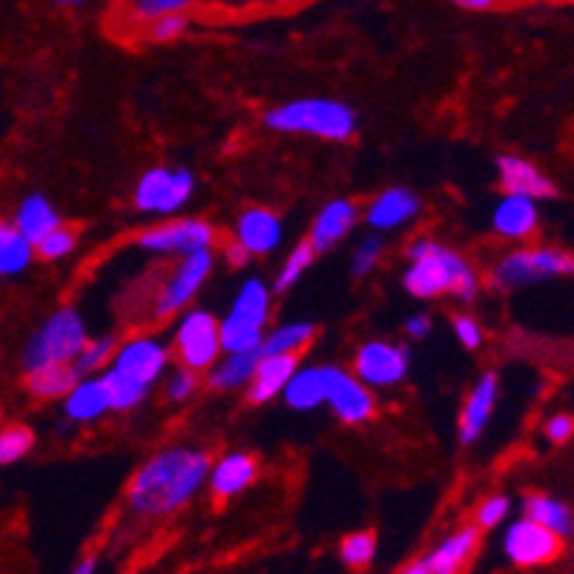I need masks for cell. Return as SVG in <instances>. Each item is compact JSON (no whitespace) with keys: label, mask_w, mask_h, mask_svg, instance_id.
<instances>
[{"label":"cell","mask_w":574,"mask_h":574,"mask_svg":"<svg viewBox=\"0 0 574 574\" xmlns=\"http://www.w3.org/2000/svg\"><path fill=\"white\" fill-rule=\"evenodd\" d=\"M210 465V451L199 445H164L135 468L124 503L141 520L173 517L207 486Z\"/></svg>","instance_id":"6da1fadb"},{"label":"cell","mask_w":574,"mask_h":574,"mask_svg":"<svg viewBox=\"0 0 574 574\" xmlns=\"http://www.w3.org/2000/svg\"><path fill=\"white\" fill-rule=\"evenodd\" d=\"M402 287L414 299H440L451 296L463 305H471L483 290V273L465 259L451 244L417 236L405 247Z\"/></svg>","instance_id":"7a4b0ae2"},{"label":"cell","mask_w":574,"mask_h":574,"mask_svg":"<svg viewBox=\"0 0 574 574\" xmlns=\"http://www.w3.org/2000/svg\"><path fill=\"white\" fill-rule=\"evenodd\" d=\"M173 365V348L158 333L141 331L121 339L115 345L112 362L104 371V382L110 388L112 411L127 414L141 408L161 385Z\"/></svg>","instance_id":"3957f363"},{"label":"cell","mask_w":574,"mask_h":574,"mask_svg":"<svg viewBox=\"0 0 574 574\" xmlns=\"http://www.w3.org/2000/svg\"><path fill=\"white\" fill-rule=\"evenodd\" d=\"M262 124H265L270 133L305 135V138L345 144L359 130V115L342 98L308 95V98L282 101V104L265 110Z\"/></svg>","instance_id":"277c9868"},{"label":"cell","mask_w":574,"mask_h":574,"mask_svg":"<svg viewBox=\"0 0 574 574\" xmlns=\"http://www.w3.org/2000/svg\"><path fill=\"white\" fill-rule=\"evenodd\" d=\"M273 296L276 290L262 276L244 279L224 310V316H219L224 354L262 351L265 333L270 331V319H273Z\"/></svg>","instance_id":"5b68a950"},{"label":"cell","mask_w":574,"mask_h":574,"mask_svg":"<svg viewBox=\"0 0 574 574\" xmlns=\"http://www.w3.org/2000/svg\"><path fill=\"white\" fill-rule=\"evenodd\" d=\"M87 339L89 331L81 310L72 305L52 310L44 322L29 333L23 345V371H35L46 365H75Z\"/></svg>","instance_id":"8992f818"},{"label":"cell","mask_w":574,"mask_h":574,"mask_svg":"<svg viewBox=\"0 0 574 574\" xmlns=\"http://www.w3.org/2000/svg\"><path fill=\"white\" fill-rule=\"evenodd\" d=\"M574 276V256L546 244H517L506 250L488 273L491 287L511 293L520 287L540 285L549 279H569Z\"/></svg>","instance_id":"52a82bcc"},{"label":"cell","mask_w":574,"mask_h":574,"mask_svg":"<svg viewBox=\"0 0 574 574\" xmlns=\"http://www.w3.org/2000/svg\"><path fill=\"white\" fill-rule=\"evenodd\" d=\"M170 348H173V359L178 365H184L196 374H207L224 354L219 316L210 308L181 310L173 322Z\"/></svg>","instance_id":"ba28073f"},{"label":"cell","mask_w":574,"mask_h":574,"mask_svg":"<svg viewBox=\"0 0 574 574\" xmlns=\"http://www.w3.org/2000/svg\"><path fill=\"white\" fill-rule=\"evenodd\" d=\"M196 173L187 167H167L158 164L144 170L133 187V207L144 216L155 219H170L178 216L193 196H196Z\"/></svg>","instance_id":"9c48e42d"},{"label":"cell","mask_w":574,"mask_h":574,"mask_svg":"<svg viewBox=\"0 0 574 574\" xmlns=\"http://www.w3.org/2000/svg\"><path fill=\"white\" fill-rule=\"evenodd\" d=\"M213 270H216L213 250H201V253H190L184 259H176L173 270L164 276V282L155 293L153 310H150L155 322H170L181 310L193 308V302L199 299L204 285L210 282Z\"/></svg>","instance_id":"30bf717a"},{"label":"cell","mask_w":574,"mask_h":574,"mask_svg":"<svg viewBox=\"0 0 574 574\" xmlns=\"http://www.w3.org/2000/svg\"><path fill=\"white\" fill-rule=\"evenodd\" d=\"M219 239L216 227L207 219L199 216H181V219H164L155 221L150 227H144L138 233L135 244L150 253V256H161V259H184L190 253H201V250H213V244Z\"/></svg>","instance_id":"8fae6325"},{"label":"cell","mask_w":574,"mask_h":574,"mask_svg":"<svg viewBox=\"0 0 574 574\" xmlns=\"http://www.w3.org/2000/svg\"><path fill=\"white\" fill-rule=\"evenodd\" d=\"M351 371L371 391H394L411 374V351L394 339H368L354 351Z\"/></svg>","instance_id":"7c38bea8"},{"label":"cell","mask_w":574,"mask_h":574,"mask_svg":"<svg viewBox=\"0 0 574 574\" xmlns=\"http://www.w3.org/2000/svg\"><path fill=\"white\" fill-rule=\"evenodd\" d=\"M503 552L520 569L549 566L563 552V537H557L546 526L534 523L529 517H520L508 523L503 531Z\"/></svg>","instance_id":"4fadbf2b"},{"label":"cell","mask_w":574,"mask_h":574,"mask_svg":"<svg viewBox=\"0 0 574 574\" xmlns=\"http://www.w3.org/2000/svg\"><path fill=\"white\" fill-rule=\"evenodd\" d=\"M331 414L342 425H365L374 420L376 414V391H371L354 371L331 365V379H328V402Z\"/></svg>","instance_id":"5bb4252c"},{"label":"cell","mask_w":574,"mask_h":574,"mask_svg":"<svg viewBox=\"0 0 574 574\" xmlns=\"http://www.w3.org/2000/svg\"><path fill=\"white\" fill-rule=\"evenodd\" d=\"M500 402V376L494 371H486L474 379L463 399L460 417H457V440L460 445H474L491 425V417Z\"/></svg>","instance_id":"9a60e30c"},{"label":"cell","mask_w":574,"mask_h":574,"mask_svg":"<svg viewBox=\"0 0 574 574\" xmlns=\"http://www.w3.org/2000/svg\"><path fill=\"white\" fill-rule=\"evenodd\" d=\"M422 213V199L411 187H385L365 204L362 221L374 233H397L402 227L414 224Z\"/></svg>","instance_id":"2e32d148"},{"label":"cell","mask_w":574,"mask_h":574,"mask_svg":"<svg viewBox=\"0 0 574 574\" xmlns=\"http://www.w3.org/2000/svg\"><path fill=\"white\" fill-rule=\"evenodd\" d=\"M233 239L253 259L273 256L285 242V219L270 207H244L233 221Z\"/></svg>","instance_id":"e0dca14e"},{"label":"cell","mask_w":574,"mask_h":574,"mask_svg":"<svg viewBox=\"0 0 574 574\" xmlns=\"http://www.w3.org/2000/svg\"><path fill=\"white\" fill-rule=\"evenodd\" d=\"M359 221H362V207H359L354 199L339 196V199L325 201V204L316 210L313 221H310V247L316 250V256H319V253H331L333 247H339V244L354 233V227Z\"/></svg>","instance_id":"ac0fdd59"},{"label":"cell","mask_w":574,"mask_h":574,"mask_svg":"<svg viewBox=\"0 0 574 574\" xmlns=\"http://www.w3.org/2000/svg\"><path fill=\"white\" fill-rule=\"evenodd\" d=\"M256 477H259V460L250 451H227L210 465L207 488L216 503H227L253 486Z\"/></svg>","instance_id":"d6986e66"},{"label":"cell","mask_w":574,"mask_h":574,"mask_svg":"<svg viewBox=\"0 0 574 574\" xmlns=\"http://www.w3.org/2000/svg\"><path fill=\"white\" fill-rule=\"evenodd\" d=\"M61 411L72 425H92L112 414V397L101 374L78 376L75 385L61 399Z\"/></svg>","instance_id":"ffe728a7"},{"label":"cell","mask_w":574,"mask_h":574,"mask_svg":"<svg viewBox=\"0 0 574 574\" xmlns=\"http://www.w3.org/2000/svg\"><path fill=\"white\" fill-rule=\"evenodd\" d=\"M497 181L503 187V193L511 196H529L534 201L554 199V181L534 161L523 155L503 153L497 155Z\"/></svg>","instance_id":"44dd1931"},{"label":"cell","mask_w":574,"mask_h":574,"mask_svg":"<svg viewBox=\"0 0 574 574\" xmlns=\"http://www.w3.org/2000/svg\"><path fill=\"white\" fill-rule=\"evenodd\" d=\"M540 227V204L529 196H511L503 199L491 210V230L503 242H529Z\"/></svg>","instance_id":"7402d4cb"},{"label":"cell","mask_w":574,"mask_h":574,"mask_svg":"<svg viewBox=\"0 0 574 574\" xmlns=\"http://www.w3.org/2000/svg\"><path fill=\"white\" fill-rule=\"evenodd\" d=\"M480 534L474 523L460 526V529L448 531L440 543L425 554V566L431 574H463L468 563L474 560V554L480 549Z\"/></svg>","instance_id":"603a6c76"},{"label":"cell","mask_w":574,"mask_h":574,"mask_svg":"<svg viewBox=\"0 0 574 574\" xmlns=\"http://www.w3.org/2000/svg\"><path fill=\"white\" fill-rule=\"evenodd\" d=\"M299 368V356L285 354H262L256 374L250 379V385L244 388V397L250 405H267L273 399H279L285 394L290 376L296 374Z\"/></svg>","instance_id":"cb8c5ba5"},{"label":"cell","mask_w":574,"mask_h":574,"mask_svg":"<svg viewBox=\"0 0 574 574\" xmlns=\"http://www.w3.org/2000/svg\"><path fill=\"white\" fill-rule=\"evenodd\" d=\"M328 379H331V365H299L287 382L282 402L296 414H310L316 408H325Z\"/></svg>","instance_id":"d4e9b609"},{"label":"cell","mask_w":574,"mask_h":574,"mask_svg":"<svg viewBox=\"0 0 574 574\" xmlns=\"http://www.w3.org/2000/svg\"><path fill=\"white\" fill-rule=\"evenodd\" d=\"M262 359V351H236V354H221L219 362L204 374V382L210 391L219 394H236L250 385L256 374V365Z\"/></svg>","instance_id":"484cf974"},{"label":"cell","mask_w":574,"mask_h":574,"mask_svg":"<svg viewBox=\"0 0 574 574\" xmlns=\"http://www.w3.org/2000/svg\"><path fill=\"white\" fill-rule=\"evenodd\" d=\"M64 221L58 216V210L52 207V201L44 193H29L26 199L18 204L15 216H12V227L21 233L26 242L38 244L44 236H49L55 227H61Z\"/></svg>","instance_id":"4316f807"},{"label":"cell","mask_w":574,"mask_h":574,"mask_svg":"<svg viewBox=\"0 0 574 574\" xmlns=\"http://www.w3.org/2000/svg\"><path fill=\"white\" fill-rule=\"evenodd\" d=\"M523 517H529L534 523L546 526L549 531H554L557 537L569 540L574 534V511L569 503L557 500L552 494H526L523 497Z\"/></svg>","instance_id":"83f0119b"},{"label":"cell","mask_w":574,"mask_h":574,"mask_svg":"<svg viewBox=\"0 0 574 574\" xmlns=\"http://www.w3.org/2000/svg\"><path fill=\"white\" fill-rule=\"evenodd\" d=\"M313 339H316V325L313 322H308V319H290V322H282V325H276V328H270L265 333L262 354L299 356Z\"/></svg>","instance_id":"f1b7e54d"},{"label":"cell","mask_w":574,"mask_h":574,"mask_svg":"<svg viewBox=\"0 0 574 574\" xmlns=\"http://www.w3.org/2000/svg\"><path fill=\"white\" fill-rule=\"evenodd\" d=\"M78 376L81 374L75 371V365H46V368L26 371V388L35 399H44V402L58 399L61 402Z\"/></svg>","instance_id":"f546056e"},{"label":"cell","mask_w":574,"mask_h":574,"mask_svg":"<svg viewBox=\"0 0 574 574\" xmlns=\"http://www.w3.org/2000/svg\"><path fill=\"white\" fill-rule=\"evenodd\" d=\"M35 259V244L26 242L12 227V221H0V279H15L29 270Z\"/></svg>","instance_id":"4dcf8cb0"},{"label":"cell","mask_w":574,"mask_h":574,"mask_svg":"<svg viewBox=\"0 0 574 574\" xmlns=\"http://www.w3.org/2000/svg\"><path fill=\"white\" fill-rule=\"evenodd\" d=\"M313 262H316V250L310 247V242H299L296 247H290L285 262L279 265L273 282H270L273 290H276V293H287L290 287L299 285V282L305 279V273L313 267Z\"/></svg>","instance_id":"1f68e13d"},{"label":"cell","mask_w":574,"mask_h":574,"mask_svg":"<svg viewBox=\"0 0 574 574\" xmlns=\"http://www.w3.org/2000/svg\"><path fill=\"white\" fill-rule=\"evenodd\" d=\"M376 557V534L374 531L362 529L351 531L339 540V560L354 569V572H362L374 563Z\"/></svg>","instance_id":"d6a6232c"},{"label":"cell","mask_w":574,"mask_h":574,"mask_svg":"<svg viewBox=\"0 0 574 574\" xmlns=\"http://www.w3.org/2000/svg\"><path fill=\"white\" fill-rule=\"evenodd\" d=\"M382 259H385V239H382V233L371 230L351 250V276L354 279H368L376 267L382 265Z\"/></svg>","instance_id":"836d02e7"},{"label":"cell","mask_w":574,"mask_h":574,"mask_svg":"<svg viewBox=\"0 0 574 574\" xmlns=\"http://www.w3.org/2000/svg\"><path fill=\"white\" fill-rule=\"evenodd\" d=\"M115 345H118V342H115L112 336H89L87 345L81 348V354L75 359V371L81 376L104 374L107 365L112 362Z\"/></svg>","instance_id":"e575fe53"},{"label":"cell","mask_w":574,"mask_h":574,"mask_svg":"<svg viewBox=\"0 0 574 574\" xmlns=\"http://www.w3.org/2000/svg\"><path fill=\"white\" fill-rule=\"evenodd\" d=\"M35 448V434L26 425H3L0 428V468L21 463Z\"/></svg>","instance_id":"d590c367"},{"label":"cell","mask_w":574,"mask_h":574,"mask_svg":"<svg viewBox=\"0 0 574 574\" xmlns=\"http://www.w3.org/2000/svg\"><path fill=\"white\" fill-rule=\"evenodd\" d=\"M196 0H130L127 6V18L130 23L147 26L158 21L164 15H176V12H190Z\"/></svg>","instance_id":"8d00e7d4"},{"label":"cell","mask_w":574,"mask_h":574,"mask_svg":"<svg viewBox=\"0 0 574 574\" xmlns=\"http://www.w3.org/2000/svg\"><path fill=\"white\" fill-rule=\"evenodd\" d=\"M201 388V374L178 365L173 371H167V376L161 379V391H164V399L170 405H187L190 399L199 394Z\"/></svg>","instance_id":"74e56055"},{"label":"cell","mask_w":574,"mask_h":574,"mask_svg":"<svg viewBox=\"0 0 574 574\" xmlns=\"http://www.w3.org/2000/svg\"><path fill=\"white\" fill-rule=\"evenodd\" d=\"M75 250H78V233L72 227H67V224L55 227L49 236H44L41 242L35 244V253L44 262H64Z\"/></svg>","instance_id":"f35d334b"},{"label":"cell","mask_w":574,"mask_h":574,"mask_svg":"<svg viewBox=\"0 0 574 574\" xmlns=\"http://www.w3.org/2000/svg\"><path fill=\"white\" fill-rule=\"evenodd\" d=\"M511 497L506 494H488L486 500H480L477 508H474V526L480 531H494L500 529L503 523H506L508 517H511Z\"/></svg>","instance_id":"ab89813d"},{"label":"cell","mask_w":574,"mask_h":574,"mask_svg":"<svg viewBox=\"0 0 574 574\" xmlns=\"http://www.w3.org/2000/svg\"><path fill=\"white\" fill-rule=\"evenodd\" d=\"M190 29V15L187 12H176V15H164L158 21L147 23L144 32L153 44H173L181 35H187Z\"/></svg>","instance_id":"60d3db41"},{"label":"cell","mask_w":574,"mask_h":574,"mask_svg":"<svg viewBox=\"0 0 574 574\" xmlns=\"http://www.w3.org/2000/svg\"><path fill=\"white\" fill-rule=\"evenodd\" d=\"M451 333H454V339L463 345L465 351H480L483 342H486V328H483L480 319L471 316V313H457V316L451 319Z\"/></svg>","instance_id":"b9f144b4"},{"label":"cell","mask_w":574,"mask_h":574,"mask_svg":"<svg viewBox=\"0 0 574 574\" xmlns=\"http://www.w3.org/2000/svg\"><path fill=\"white\" fill-rule=\"evenodd\" d=\"M543 434H546V440L554 442V445L569 442L574 437V417H569V414H554V417H549L546 425H543Z\"/></svg>","instance_id":"7bdbcfd3"},{"label":"cell","mask_w":574,"mask_h":574,"mask_svg":"<svg viewBox=\"0 0 574 574\" xmlns=\"http://www.w3.org/2000/svg\"><path fill=\"white\" fill-rule=\"evenodd\" d=\"M402 328H405V336H408V339H417V342H420V339H428V336L434 333V319H431L425 310H422V313H411Z\"/></svg>","instance_id":"ee69618b"},{"label":"cell","mask_w":574,"mask_h":574,"mask_svg":"<svg viewBox=\"0 0 574 574\" xmlns=\"http://www.w3.org/2000/svg\"><path fill=\"white\" fill-rule=\"evenodd\" d=\"M221 259H224V265L230 267H244L250 265V253L244 250L242 244L236 242V239H230V242H224V247H221Z\"/></svg>","instance_id":"f6af8a7d"},{"label":"cell","mask_w":574,"mask_h":574,"mask_svg":"<svg viewBox=\"0 0 574 574\" xmlns=\"http://www.w3.org/2000/svg\"><path fill=\"white\" fill-rule=\"evenodd\" d=\"M451 3H457L465 12H491L500 0H451Z\"/></svg>","instance_id":"bcb514c9"},{"label":"cell","mask_w":574,"mask_h":574,"mask_svg":"<svg viewBox=\"0 0 574 574\" xmlns=\"http://www.w3.org/2000/svg\"><path fill=\"white\" fill-rule=\"evenodd\" d=\"M397 574H431L428 572V566H425V560H411V563H408V566H402V569H399Z\"/></svg>","instance_id":"7dc6e473"},{"label":"cell","mask_w":574,"mask_h":574,"mask_svg":"<svg viewBox=\"0 0 574 574\" xmlns=\"http://www.w3.org/2000/svg\"><path fill=\"white\" fill-rule=\"evenodd\" d=\"M98 572V563H95V557H84L75 569H72V574H95Z\"/></svg>","instance_id":"c3c4849f"},{"label":"cell","mask_w":574,"mask_h":574,"mask_svg":"<svg viewBox=\"0 0 574 574\" xmlns=\"http://www.w3.org/2000/svg\"><path fill=\"white\" fill-rule=\"evenodd\" d=\"M58 6H64V9H72V6H81L84 0H55Z\"/></svg>","instance_id":"681fc988"}]
</instances>
